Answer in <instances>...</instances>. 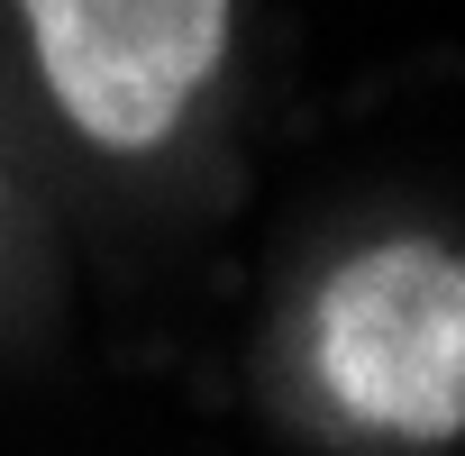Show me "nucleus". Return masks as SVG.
Masks as SVG:
<instances>
[{"label":"nucleus","instance_id":"obj_1","mask_svg":"<svg viewBox=\"0 0 465 456\" xmlns=\"http://www.w3.org/2000/svg\"><path fill=\"white\" fill-rule=\"evenodd\" d=\"M311 374L374 438H465V256L429 238L347 256L311 302Z\"/></svg>","mask_w":465,"mask_h":456},{"label":"nucleus","instance_id":"obj_2","mask_svg":"<svg viewBox=\"0 0 465 456\" xmlns=\"http://www.w3.org/2000/svg\"><path fill=\"white\" fill-rule=\"evenodd\" d=\"M37 74L92 146H155L183 128L228 46V0H19Z\"/></svg>","mask_w":465,"mask_h":456}]
</instances>
